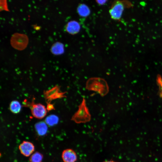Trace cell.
Returning a JSON list of instances; mask_svg holds the SVG:
<instances>
[{
  "instance_id": "cell-12",
  "label": "cell",
  "mask_w": 162,
  "mask_h": 162,
  "mask_svg": "<svg viewBox=\"0 0 162 162\" xmlns=\"http://www.w3.org/2000/svg\"><path fill=\"white\" fill-rule=\"evenodd\" d=\"M77 11L79 15L82 17H86L90 14L89 8L84 4H80L77 8Z\"/></svg>"
},
{
  "instance_id": "cell-15",
  "label": "cell",
  "mask_w": 162,
  "mask_h": 162,
  "mask_svg": "<svg viewBox=\"0 0 162 162\" xmlns=\"http://www.w3.org/2000/svg\"><path fill=\"white\" fill-rule=\"evenodd\" d=\"M11 111L14 113H18L21 109V106L20 103L16 100H14L11 102L10 106Z\"/></svg>"
},
{
  "instance_id": "cell-18",
  "label": "cell",
  "mask_w": 162,
  "mask_h": 162,
  "mask_svg": "<svg viewBox=\"0 0 162 162\" xmlns=\"http://www.w3.org/2000/svg\"><path fill=\"white\" fill-rule=\"evenodd\" d=\"M104 162H117L113 160H110L109 161H105Z\"/></svg>"
},
{
  "instance_id": "cell-8",
  "label": "cell",
  "mask_w": 162,
  "mask_h": 162,
  "mask_svg": "<svg viewBox=\"0 0 162 162\" xmlns=\"http://www.w3.org/2000/svg\"><path fill=\"white\" fill-rule=\"evenodd\" d=\"M65 92H62L59 91V88L58 86H56L51 90L46 91L45 93L46 98L48 100L57 98H61L65 97L64 95Z\"/></svg>"
},
{
  "instance_id": "cell-13",
  "label": "cell",
  "mask_w": 162,
  "mask_h": 162,
  "mask_svg": "<svg viewBox=\"0 0 162 162\" xmlns=\"http://www.w3.org/2000/svg\"><path fill=\"white\" fill-rule=\"evenodd\" d=\"M43 155L40 153L36 152L33 153L29 158L30 162H42Z\"/></svg>"
},
{
  "instance_id": "cell-11",
  "label": "cell",
  "mask_w": 162,
  "mask_h": 162,
  "mask_svg": "<svg viewBox=\"0 0 162 162\" xmlns=\"http://www.w3.org/2000/svg\"><path fill=\"white\" fill-rule=\"evenodd\" d=\"M51 51L54 54L58 55L64 52V46L62 44L57 42L54 44L51 48Z\"/></svg>"
},
{
  "instance_id": "cell-3",
  "label": "cell",
  "mask_w": 162,
  "mask_h": 162,
  "mask_svg": "<svg viewBox=\"0 0 162 162\" xmlns=\"http://www.w3.org/2000/svg\"><path fill=\"white\" fill-rule=\"evenodd\" d=\"M91 119L90 114L86 106L85 99L83 98L79 106L78 110L73 116L71 120L76 123L79 124L88 122Z\"/></svg>"
},
{
  "instance_id": "cell-6",
  "label": "cell",
  "mask_w": 162,
  "mask_h": 162,
  "mask_svg": "<svg viewBox=\"0 0 162 162\" xmlns=\"http://www.w3.org/2000/svg\"><path fill=\"white\" fill-rule=\"evenodd\" d=\"M19 148L22 155L26 157H28L33 153L35 147L32 142L24 141L19 145Z\"/></svg>"
},
{
  "instance_id": "cell-16",
  "label": "cell",
  "mask_w": 162,
  "mask_h": 162,
  "mask_svg": "<svg viewBox=\"0 0 162 162\" xmlns=\"http://www.w3.org/2000/svg\"><path fill=\"white\" fill-rule=\"evenodd\" d=\"M96 2L100 5H103L108 0H95Z\"/></svg>"
},
{
  "instance_id": "cell-7",
  "label": "cell",
  "mask_w": 162,
  "mask_h": 162,
  "mask_svg": "<svg viewBox=\"0 0 162 162\" xmlns=\"http://www.w3.org/2000/svg\"><path fill=\"white\" fill-rule=\"evenodd\" d=\"M62 158L64 162H75L77 160V156L73 150L68 148L63 151Z\"/></svg>"
},
{
  "instance_id": "cell-1",
  "label": "cell",
  "mask_w": 162,
  "mask_h": 162,
  "mask_svg": "<svg viewBox=\"0 0 162 162\" xmlns=\"http://www.w3.org/2000/svg\"><path fill=\"white\" fill-rule=\"evenodd\" d=\"M86 88L98 92L102 96L105 95L109 92V87L106 81L100 78L89 79L86 82Z\"/></svg>"
},
{
  "instance_id": "cell-14",
  "label": "cell",
  "mask_w": 162,
  "mask_h": 162,
  "mask_svg": "<svg viewBox=\"0 0 162 162\" xmlns=\"http://www.w3.org/2000/svg\"><path fill=\"white\" fill-rule=\"evenodd\" d=\"M58 120L59 118L57 116L54 115H51L46 118L45 122L49 125L52 126L57 124Z\"/></svg>"
},
{
  "instance_id": "cell-4",
  "label": "cell",
  "mask_w": 162,
  "mask_h": 162,
  "mask_svg": "<svg viewBox=\"0 0 162 162\" xmlns=\"http://www.w3.org/2000/svg\"><path fill=\"white\" fill-rule=\"evenodd\" d=\"M28 42L27 36L24 34L15 33L12 36L10 43L12 46L18 50H22L27 46Z\"/></svg>"
},
{
  "instance_id": "cell-9",
  "label": "cell",
  "mask_w": 162,
  "mask_h": 162,
  "mask_svg": "<svg viewBox=\"0 0 162 162\" xmlns=\"http://www.w3.org/2000/svg\"><path fill=\"white\" fill-rule=\"evenodd\" d=\"M80 28V25L78 22L73 20L67 23L66 26V30L70 34H74L79 32Z\"/></svg>"
},
{
  "instance_id": "cell-17",
  "label": "cell",
  "mask_w": 162,
  "mask_h": 162,
  "mask_svg": "<svg viewBox=\"0 0 162 162\" xmlns=\"http://www.w3.org/2000/svg\"><path fill=\"white\" fill-rule=\"evenodd\" d=\"M53 108V106L52 105L48 104L47 106V109L48 110H52Z\"/></svg>"
},
{
  "instance_id": "cell-10",
  "label": "cell",
  "mask_w": 162,
  "mask_h": 162,
  "mask_svg": "<svg viewBox=\"0 0 162 162\" xmlns=\"http://www.w3.org/2000/svg\"><path fill=\"white\" fill-rule=\"evenodd\" d=\"M36 130L39 135H45L47 132L48 127L46 123L44 122H40L35 125Z\"/></svg>"
},
{
  "instance_id": "cell-5",
  "label": "cell",
  "mask_w": 162,
  "mask_h": 162,
  "mask_svg": "<svg viewBox=\"0 0 162 162\" xmlns=\"http://www.w3.org/2000/svg\"><path fill=\"white\" fill-rule=\"evenodd\" d=\"M30 105L32 113L34 117L40 119L46 116V110L44 106L40 104H35L33 102Z\"/></svg>"
},
{
  "instance_id": "cell-2",
  "label": "cell",
  "mask_w": 162,
  "mask_h": 162,
  "mask_svg": "<svg viewBox=\"0 0 162 162\" xmlns=\"http://www.w3.org/2000/svg\"><path fill=\"white\" fill-rule=\"evenodd\" d=\"M133 6L132 4L128 0H116L113 2L109 10L111 17L114 20H120L124 9Z\"/></svg>"
}]
</instances>
